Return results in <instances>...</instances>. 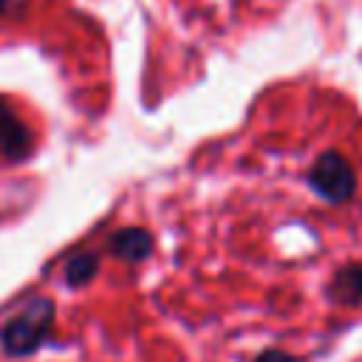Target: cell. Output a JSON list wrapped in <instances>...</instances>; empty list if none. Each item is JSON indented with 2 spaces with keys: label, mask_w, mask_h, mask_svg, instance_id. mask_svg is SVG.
I'll use <instances>...</instances> for the list:
<instances>
[{
  "label": "cell",
  "mask_w": 362,
  "mask_h": 362,
  "mask_svg": "<svg viewBox=\"0 0 362 362\" xmlns=\"http://www.w3.org/2000/svg\"><path fill=\"white\" fill-rule=\"evenodd\" d=\"M96 272H99V257L96 255H88V252L74 255L65 263V280H68V286H82L90 277H96Z\"/></svg>",
  "instance_id": "4"
},
{
  "label": "cell",
  "mask_w": 362,
  "mask_h": 362,
  "mask_svg": "<svg viewBox=\"0 0 362 362\" xmlns=\"http://www.w3.org/2000/svg\"><path fill=\"white\" fill-rule=\"evenodd\" d=\"M257 362H294L291 356H286V354H280V351H266Z\"/></svg>",
  "instance_id": "5"
},
{
  "label": "cell",
  "mask_w": 362,
  "mask_h": 362,
  "mask_svg": "<svg viewBox=\"0 0 362 362\" xmlns=\"http://www.w3.org/2000/svg\"><path fill=\"white\" fill-rule=\"evenodd\" d=\"M11 3H14V0H0V14H3V11H8V6H11Z\"/></svg>",
  "instance_id": "6"
},
{
  "label": "cell",
  "mask_w": 362,
  "mask_h": 362,
  "mask_svg": "<svg viewBox=\"0 0 362 362\" xmlns=\"http://www.w3.org/2000/svg\"><path fill=\"white\" fill-rule=\"evenodd\" d=\"M150 249H153V240H150V232H144V229L124 226L110 235V252L122 260H144L150 255Z\"/></svg>",
  "instance_id": "3"
},
{
  "label": "cell",
  "mask_w": 362,
  "mask_h": 362,
  "mask_svg": "<svg viewBox=\"0 0 362 362\" xmlns=\"http://www.w3.org/2000/svg\"><path fill=\"white\" fill-rule=\"evenodd\" d=\"M54 322V303L45 297H34L28 300L6 325H3V348L11 356H23L37 351V345L45 339L48 328Z\"/></svg>",
  "instance_id": "1"
},
{
  "label": "cell",
  "mask_w": 362,
  "mask_h": 362,
  "mask_svg": "<svg viewBox=\"0 0 362 362\" xmlns=\"http://www.w3.org/2000/svg\"><path fill=\"white\" fill-rule=\"evenodd\" d=\"M31 150V130L17 119L6 99H0V153L6 158H23Z\"/></svg>",
  "instance_id": "2"
}]
</instances>
